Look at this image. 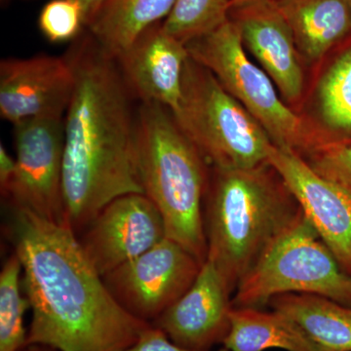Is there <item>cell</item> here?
Here are the masks:
<instances>
[{
  "mask_svg": "<svg viewBox=\"0 0 351 351\" xmlns=\"http://www.w3.org/2000/svg\"><path fill=\"white\" fill-rule=\"evenodd\" d=\"M172 114L214 168L251 169L267 162L274 145L269 134L207 69L189 57L181 104Z\"/></svg>",
  "mask_w": 351,
  "mask_h": 351,
  "instance_id": "obj_5",
  "label": "cell"
},
{
  "mask_svg": "<svg viewBox=\"0 0 351 351\" xmlns=\"http://www.w3.org/2000/svg\"><path fill=\"white\" fill-rule=\"evenodd\" d=\"M269 304L294 321L321 351H351L350 306L311 294L276 295Z\"/></svg>",
  "mask_w": 351,
  "mask_h": 351,
  "instance_id": "obj_19",
  "label": "cell"
},
{
  "mask_svg": "<svg viewBox=\"0 0 351 351\" xmlns=\"http://www.w3.org/2000/svg\"><path fill=\"white\" fill-rule=\"evenodd\" d=\"M166 239L162 216L144 193L115 198L77 237L101 276L149 250Z\"/></svg>",
  "mask_w": 351,
  "mask_h": 351,
  "instance_id": "obj_10",
  "label": "cell"
},
{
  "mask_svg": "<svg viewBox=\"0 0 351 351\" xmlns=\"http://www.w3.org/2000/svg\"><path fill=\"white\" fill-rule=\"evenodd\" d=\"M21 274L22 263L14 252L0 272V351H21L27 346L24 317L31 304L21 290Z\"/></svg>",
  "mask_w": 351,
  "mask_h": 351,
  "instance_id": "obj_20",
  "label": "cell"
},
{
  "mask_svg": "<svg viewBox=\"0 0 351 351\" xmlns=\"http://www.w3.org/2000/svg\"><path fill=\"white\" fill-rule=\"evenodd\" d=\"M16 171L4 199L66 226L63 195V119L25 120L14 125Z\"/></svg>",
  "mask_w": 351,
  "mask_h": 351,
  "instance_id": "obj_8",
  "label": "cell"
},
{
  "mask_svg": "<svg viewBox=\"0 0 351 351\" xmlns=\"http://www.w3.org/2000/svg\"><path fill=\"white\" fill-rule=\"evenodd\" d=\"M75 86V71L66 57L2 60L0 115L13 125L29 119H63Z\"/></svg>",
  "mask_w": 351,
  "mask_h": 351,
  "instance_id": "obj_12",
  "label": "cell"
},
{
  "mask_svg": "<svg viewBox=\"0 0 351 351\" xmlns=\"http://www.w3.org/2000/svg\"><path fill=\"white\" fill-rule=\"evenodd\" d=\"M186 44L163 31L162 22L149 27L117 64L127 87L145 103H156L175 113L181 104Z\"/></svg>",
  "mask_w": 351,
  "mask_h": 351,
  "instance_id": "obj_15",
  "label": "cell"
},
{
  "mask_svg": "<svg viewBox=\"0 0 351 351\" xmlns=\"http://www.w3.org/2000/svg\"><path fill=\"white\" fill-rule=\"evenodd\" d=\"M218 351H230V350H228V348H221V350H219Z\"/></svg>",
  "mask_w": 351,
  "mask_h": 351,
  "instance_id": "obj_30",
  "label": "cell"
},
{
  "mask_svg": "<svg viewBox=\"0 0 351 351\" xmlns=\"http://www.w3.org/2000/svg\"><path fill=\"white\" fill-rule=\"evenodd\" d=\"M136 156L144 195L160 212L166 237L203 265L208 253L204 157L167 108L145 101L136 114Z\"/></svg>",
  "mask_w": 351,
  "mask_h": 351,
  "instance_id": "obj_4",
  "label": "cell"
},
{
  "mask_svg": "<svg viewBox=\"0 0 351 351\" xmlns=\"http://www.w3.org/2000/svg\"><path fill=\"white\" fill-rule=\"evenodd\" d=\"M317 101L325 125L351 135V47L337 58L321 77Z\"/></svg>",
  "mask_w": 351,
  "mask_h": 351,
  "instance_id": "obj_21",
  "label": "cell"
},
{
  "mask_svg": "<svg viewBox=\"0 0 351 351\" xmlns=\"http://www.w3.org/2000/svg\"><path fill=\"white\" fill-rule=\"evenodd\" d=\"M201 267L184 247L166 237L103 279L120 306L152 324L191 288Z\"/></svg>",
  "mask_w": 351,
  "mask_h": 351,
  "instance_id": "obj_9",
  "label": "cell"
},
{
  "mask_svg": "<svg viewBox=\"0 0 351 351\" xmlns=\"http://www.w3.org/2000/svg\"><path fill=\"white\" fill-rule=\"evenodd\" d=\"M38 25L51 43H64L80 36L85 27L84 10L76 0H51L41 10Z\"/></svg>",
  "mask_w": 351,
  "mask_h": 351,
  "instance_id": "obj_23",
  "label": "cell"
},
{
  "mask_svg": "<svg viewBox=\"0 0 351 351\" xmlns=\"http://www.w3.org/2000/svg\"><path fill=\"white\" fill-rule=\"evenodd\" d=\"M317 174L338 184L351 195V144L328 143L314 149L307 161Z\"/></svg>",
  "mask_w": 351,
  "mask_h": 351,
  "instance_id": "obj_24",
  "label": "cell"
},
{
  "mask_svg": "<svg viewBox=\"0 0 351 351\" xmlns=\"http://www.w3.org/2000/svg\"><path fill=\"white\" fill-rule=\"evenodd\" d=\"M176 0H108L87 25L88 31L117 60L149 27L169 15Z\"/></svg>",
  "mask_w": 351,
  "mask_h": 351,
  "instance_id": "obj_17",
  "label": "cell"
},
{
  "mask_svg": "<svg viewBox=\"0 0 351 351\" xmlns=\"http://www.w3.org/2000/svg\"><path fill=\"white\" fill-rule=\"evenodd\" d=\"M350 6H351V0H350Z\"/></svg>",
  "mask_w": 351,
  "mask_h": 351,
  "instance_id": "obj_32",
  "label": "cell"
},
{
  "mask_svg": "<svg viewBox=\"0 0 351 351\" xmlns=\"http://www.w3.org/2000/svg\"><path fill=\"white\" fill-rule=\"evenodd\" d=\"M15 171L16 159L10 156L3 145H0V191L2 197L8 191Z\"/></svg>",
  "mask_w": 351,
  "mask_h": 351,
  "instance_id": "obj_26",
  "label": "cell"
},
{
  "mask_svg": "<svg viewBox=\"0 0 351 351\" xmlns=\"http://www.w3.org/2000/svg\"><path fill=\"white\" fill-rule=\"evenodd\" d=\"M230 9V0H176L163 31L186 45L228 22Z\"/></svg>",
  "mask_w": 351,
  "mask_h": 351,
  "instance_id": "obj_22",
  "label": "cell"
},
{
  "mask_svg": "<svg viewBox=\"0 0 351 351\" xmlns=\"http://www.w3.org/2000/svg\"><path fill=\"white\" fill-rule=\"evenodd\" d=\"M299 52L316 61L351 36L350 0H274Z\"/></svg>",
  "mask_w": 351,
  "mask_h": 351,
  "instance_id": "obj_16",
  "label": "cell"
},
{
  "mask_svg": "<svg viewBox=\"0 0 351 351\" xmlns=\"http://www.w3.org/2000/svg\"><path fill=\"white\" fill-rule=\"evenodd\" d=\"M82 4L83 10L85 13V27L89 24L90 21L93 19L96 13L100 10L101 6L108 1V0H76Z\"/></svg>",
  "mask_w": 351,
  "mask_h": 351,
  "instance_id": "obj_27",
  "label": "cell"
},
{
  "mask_svg": "<svg viewBox=\"0 0 351 351\" xmlns=\"http://www.w3.org/2000/svg\"><path fill=\"white\" fill-rule=\"evenodd\" d=\"M232 294L213 263L206 260L191 288L152 324L176 345L209 351L223 343L230 331Z\"/></svg>",
  "mask_w": 351,
  "mask_h": 351,
  "instance_id": "obj_13",
  "label": "cell"
},
{
  "mask_svg": "<svg viewBox=\"0 0 351 351\" xmlns=\"http://www.w3.org/2000/svg\"><path fill=\"white\" fill-rule=\"evenodd\" d=\"M123 351H193L173 343L167 335L151 324L141 332L137 341Z\"/></svg>",
  "mask_w": 351,
  "mask_h": 351,
  "instance_id": "obj_25",
  "label": "cell"
},
{
  "mask_svg": "<svg viewBox=\"0 0 351 351\" xmlns=\"http://www.w3.org/2000/svg\"><path fill=\"white\" fill-rule=\"evenodd\" d=\"M284 294L317 295L351 307V276L304 215L240 281L232 306L261 308Z\"/></svg>",
  "mask_w": 351,
  "mask_h": 351,
  "instance_id": "obj_6",
  "label": "cell"
},
{
  "mask_svg": "<svg viewBox=\"0 0 351 351\" xmlns=\"http://www.w3.org/2000/svg\"><path fill=\"white\" fill-rule=\"evenodd\" d=\"M2 2L10 1V0H1Z\"/></svg>",
  "mask_w": 351,
  "mask_h": 351,
  "instance_id": "obj_31",
  "label": "cell"
},
{
  "mask_svg": "<svg viewBox=\"0 0 351 351\" xmlns=\"http://www.w3.org/2000/svg\"><path fill=\"white\" fill-rule=\"evenodd\" d=\"M214 170L204 215L207 260L234 293L263 254L304 214L267 162L251 169Z\"/></svg>",
  "mask_w": 351,
  "mask_h": 351,
  "instance_id": "obj_3",
  "label": "cell"
},
{
  "mask_svg": "<svg viewBox=\"0 0 351 351\" xmlns=\"http://www.w3.org/2000/svg\"><path fill=\"white\" fill-rule=\"evenodd\" d=\"M230 321L223 341L230 351H321L294 321L276 311L232 306Z\"/></svg>",
  "mask_w": 351,
  "mask_h": 351,
  "instance_id": "obj_18",
  "label": "cell"
},
{
  "mask_svg": "<svg viewBox=\"0 0 351 351\" xmlns=\"http://www.w3.org/2000/svg\"><path fill=\"white\" fill-rule=\"evenodd\" d=\"M230 19L237 25L245 49L253 56L289 101L299 100L304 73L294 36L274 0L233 5Z\"/></svg>",
  "mask_w": 351,
  "mask_h": 351,
  "instance_id": "obj_14",
  "label": "cell"
},
{
  "mask_svg": "<svg viewBox=\"0 0 351 351\" xmlns=\"http://www.w3.org/2000/svg\"><path fill=\"white\" fill-rule=\"evenodd\" d=\"M186 46L189 58L207 69L258 120L274 145L295 152L311 147L302 120L279 99L269 76L247 57L232 20Z\"/></svg>",
  "mask_w": 351,
  "mask_h": 351,
  "instance_id": "obj_7",
  "label": "cell"
},
{
  "mask_svg": "<svg viewBox=\"0 0 351 351\" xmlns=\"http://www.w3.org/2000/svg\"><path fill=\"white\" fill-rule=\"evenodd\" d=\"M267 163L278 173L346 274L351 276V195L317 174L297 152L272 145Z\"/></svg>",
  "mask_w": 351,
  "mask_h": 351,
  "instance_id": "obj_11",
  "label": "cell"
},
{
  "mask_svg": "<svg viewBox=\"0 0 351 351\" xmlns=\"http://www.w3.org/2000/svg\"><path fill=\"white\" fill-rule=\"evenodd\" d=\"M21 351H58L50 346L43 345H27Z\"/></svg>",
  "mask_w": 351,
  "mask_h": 351,
  "instance_id": "obj_28",
  "label": "cell"
},
{
  "mask_svg": "<svg viewBox=\"0 0 351 351\" xmlns=\"http://www.w3.org/2000/svg\"><path fill=\"white\" fill-rule=\"evenodd\" d=\"M75 86L64 120L66 226L78 237L106 205L144 193L136 156V117L117 61L91 34L68 55Z\"/></svg>",
  "mask_w": 351,
  "mask_h": 351,
  "instance_id": "obj_2",
  "label": "cell"
},
{
  "mask_svg": "<svg viewBox=\"0 0 351 351\" xmlns=\"http://www.w3.org/2000/svg\"><path fill=\"white\" fill-rule=\"evenodd\" d=\"M12 208L14 252L31 304L27 345L58 351H123L151 323L112 297L68 226Z\"/></svg>",
  "mask_w": 351,
  "mask_h": 351,
  "instance_id": "obj_1",
  "label": "cell"
},
{
  "mask_svg": "<svg viewBox=\"0 0 351 351\" xmlns=\"http://www.w3.org/2000/svg\"><path fill=\"white\" fill-rule=\"evenodd\" d=\"M260 1V0H230L232 6L239 5V4L248 3V2Z\"/></svg>",
  "mask_w": 351,
  "mask_h": 351,
  "instance_id": "obj_29",
  "label": "cell"
}]
</instances>
